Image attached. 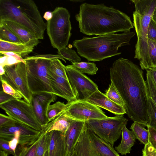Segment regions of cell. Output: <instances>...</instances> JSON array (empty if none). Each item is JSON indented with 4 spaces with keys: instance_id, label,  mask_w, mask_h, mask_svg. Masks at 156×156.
<instances>
[{
    "instance_id": "obj_13",
    "label": "cell",
    "mask_w": 156,
    "mask_h": 156,
    "mask_svg": "<svg viewBox=\"0 0 156 156\" xmlns=\"http://www.w3.org/2000/svg\"><path fill=\"white\" fill-rule=\"evenodd\" d=\"M66 104V112L75 119L85 122L108 117L99 107L86 101L76 100Z\"/></svg>"
},
{
    "instance_id": "obj_9",
    "label": "cell",
    "mask_w": 156,
    "mask_h": 156,
    "mask_svg": "<svg viewBox=\"0 0 156 156\" xmlns=\"http://www.w3.org/2000/svg\"><path fill=\"white\" fill-rule=\"evenodd\" d=\"M0 107L16 122L42 131L31 105L24 100L15 99L0 105Z\"/></svg>"
},
{
    "instance_id": "obj_18",
    "label": "cell",
    "mask_w": 156,
    "mask_h": 156,
    "mask_svg": "<svg viewBox=\"0 0 156 156\" xmlns=\"http://www.w3.org/2000/svg\"><path fill=\"white\" fill-rule=\"evenodd\" d=\"M0 25L8 28L27 46L34 48L39 43V39L31 33L14 22L8 20H0Z\"/></svg>"
},
{
    "instance_id": "obj_23",
    "label": "cell",
    "mask_w": 156,
    "mask_h": 156,
    "mask_svg": "<svg viewBox=\"0 0 156 156\" xmlns=\"http://www.w3.org/2000/svg\"><path fill=\"white\" fill-rule=\"evenodd\" d=\"M34 48L23 44L7 42L0 40V51L12 52L21 57L24 56L32 52Z\"/></svg>"
},
{
    "instance_id": "obj_25",
    "label": "cell",
    "mask_w": 156,
    "mask_h": 156,
    "mask_svg": "<svg viewBox=\"0 0 156 156\" xmlns=\"http://www.w3.org/2000/svg\"><path fill=\"white\" fill-rule=\"evenodd\" d=\"M136 139L144 145L148 142L149 132L148 129L139 123L134 122L130 128Z\"/></svg>"
},
{
    "instance_id": "obj_42",
    "label": "cell",
    "mask_w": 156,
    "mask_h": 156,
    "mask_svg": "<svg viewBox=\"0 0 156 156\" xmlns=\"http://www.w3.org/2000/svg\"><path fill=\"white\" fill-rule=\"evenodd\" d=\"M16 121L9 116L0 114V127H7L14 124Z\"/></svg>"
},
{
    "instance_id": "obj_44",
    "label": "cell",
    "mask_w": 156,
    "mask_h": 156,
    "mask_svg": "<svg viewBox=\"0 0 156 156\" xmlns=\"http://www.w3.org/2000/svg\"><path fill=\"white\" fill-rule=\"evenodd\" d=\"M15 99L12 96L5 92L3 90L0 91V105Z\"/></svg>"
},
{
    "instance_id": "obj_20",
    "label": "cell",
    "mask_w": 156,
    "mask_h": 156,
    "mask_svg": "<svg viewBox=\"0 0 156 156\" xmlns=\"http://www.w3.org/2000/svg\"><path fill=\"white\" fill-rule=\"evenodd\" d=\"M85 122L75 119L71 123L68 130L64 133L68 156L74 151L82 131Z\"/></svg>"
},
{
    "instance_id": "obj_10",
    "label": "cell",
    "mask_w": 156,
    "mask_h": 156,
    "mask_svg": "<svg viewBox=\"0 0 156 156\" xmlns=\"http://www.w3.org/2000/svg\"><path fill=\"white\" fill-rule=\"evenodd\" d=\"M5 74L0 79L5 81L23 97L24 100L30 104L32 93L28 83L26 64L20 62L4 67Z\"/></svg>"
},
{
    "instance_id": "obj_12",
    "label": "cell",
    "mask_w": 156,
    "mask_h": 156,
    "mask_svg": "<svg viewBox=\"0 0 156 156\" xmlns=\"http://www.w3.org/2000/svg\"><path fill=\"white\" fill-rule=\"evenodd\" d=\"M66 71L77 100L86 101L98 90V86L91 79L69 65L66 66Z\"/></svg>"
},
{
    "instance_id": "obj_35",
    "label": "cell",
    "mask_w": 156,
    "mask_h": 156,
    "mask_svg": "<svg viewBox=\"0 0 156 156\" xmlns=\"http://www.w3.org/2000/svg\"><path fill=\"white\" fill-rule=\"evenodd\" d=\"M147 43L150 69L156 68V42L148 39Z\"/></svg>"
},
{
    "instance_id": "obj_22",
    "label": "cell",
    "mask_w": 156,
    "mask_h": 156,
    "mask_svg": "<svg viewBox=\"0 0 156 156\" xmlns=\"http://www.w3.org/2000/svg\"><path fill=\"white\" fill-rule=\"evenodd\" d=\"M136 139L133 132L129 130L125 126L122 131L121 143L117 146L115 147V149L121 155H126L127 154L130 153Z\"/></svg>"
},
{
    "instance_id": "obj_15",
    "label": "cell",
    "mask_w": 156,
    "mask_h": 156,
    "mask_svg": "<svg viewBox=\"0 0 156 156\" xmlns=\"http://www.w3.org/2000/svg\"><path fill=\"white\" fill-rule=\"evenodd\" d=\"M73 152L75 156H103L92 140L85 122Z\"/></svg>"
},
{
    "instance_id": "obj_33",
    "label": "cell",
    "mask_w": 156,
    "mask_h": 156,
    "mask_svg": "<svg viewBox=\"0 0 156 156\" xmlns=\"http://www.w3.org/2000/svg\"><path fill=\"white\" fill-rule=\"evenodd\" d=\"M110 99L117 104L124 107L125 104L116 88L111 82L105 94ZM125 108V107H124Z\"/></svg>"
},
{
    "instance_id": "obj_47",
    "label": "cell",
    "mask_w": 156,
    "mask_h": 156,
    "mask_svg": "<svg viewBox=\"0 0 156 156\" xmlns=\"http://www.w3.org/2000/svg\"><path fill=\"white\" fill-rule=\"evenodd\" d=\"M53 13L50 11L46 12L43 16V18L47 21H48L51 19L53 17Z\"/></svg>"
},
{
    "instance_id": "obj_54",
    "label": "cell",
    "mask_w": 156,
    "mask_h": 156,
    "mask_svg": "<svg viewBox=\"0 0 156 156\" xmlns=\"http://www.w3.org/2000/svg\"><path fill=\"white\" fill-rule=\"evenodd\" d=\"M71 1H72V2H83L84 1V0H70Z\"/></svg>"
},
{
    "instance_id": "obj_24",
    "label": "cell",
    "mask_w": 156,
    "mask_h": 156,
    "mask_svg": "<svg viewBox=\"0 0 156 156\" xmlns=\"http://www.w3.org/2000/svg\"><path fill=\"white\" fill-rule=\"evenodd\" d=\"M90 133L92 140L103 156H120L113 146L99 137L90 129Z\"/></svg>"
},
{
    "instance_id": "obj_8",
    "label": "cell",
    "mask_w": 156,
    "mask_h": 156,
    "mask_svg": "<svg viewBox=\"0 0 156 156\" xmlns=\"http://www.w3.org/2000/svg\"><path fill=\"white\" fill-rule=\"evenodd\" d=\"M128 120L122 115L85 121L89 128L98 136L113 146L122 135Z\"/></svg>"
},
{
    "instance_id": "obj_51",
    "label": "cell",
    "mask_w": 156,
    "mask_h": 156,
    "mask_svg": "<svg viewBox=\"0 0 156 156\" xmlns=\"http://www.w3.org/2000/svg\"><path fill=\"white\" fill-rule=\"evenodd\" d=\"M5 73V70L4 67L0 65V75L2 76L4 75Z\"/></svg>"
},
{
    "instance_id": "obj_55",
    "label": "cell",
    "mask_w": 156,
    "mask_h": 156,
    "mask_svg": "<svg viewBox=\"0 0 156 156\" xmlns=\"http://www.w3.org/2000/svg\"><path fill=\"white\" fill-rule=\"evenodd\" d=\"M69 156H75L74 153L73 152V153L71 155Z\"/></svg>"
},
{
    "instance_id": "obj_29",
    "label": "cell",
    "mask_w": 156,
    "mask_h": 156,
    "mask_svg": "<svg viewBox=\"0 0 156 156\" xmlns=\"http://www.w3.org/2000/svg\"><path fill=\"white\" fill-rule=\"evenodd\" d=\"M42 134L36 141L29 145L22 146L18 144L17 148L18 151H16L17 156H35L38 144Z\"/></svg>"
},
{
    "instance_id": "obj_36",
    "label": "cell",
    "mask_w": 156,
    "mask_h": 156,
    "mask_svg": "<svg viewBox=\"0 0 156 156\" xmlns=\"http://www.w3.org/2000/svg\"><path fill=\"white\" fill-rule=\"evenodd\" d=\"M148 125L156 129V104L151 98H149Z\"/></svg>"
},
{
    "instance_id": "obj_49",
    "label": "cell",
    "mask_w": 156,
    "mask_h": 156,
    "mask_svg": "<svg viewBox=\"0 0 156 156\" xmlns=\"http://www.w3.org/2000/svg\"><path fill=\"white\" fill-rule=\"evenodd\" d=\"M149 69L150 70L152 76L156 83V68H152Z\"/></svg>"
},
{
    "instance_id": "obj_31",
    "label": "cell",
    "mask_w": 156,
    "mask_h": 156,
    "mask_svg": "<svg viewBox=\"0 0 156 156\" xmlns=\"http://www.w3.org/2000/svg\"><path fill=\"white\" fill-rule=\"evenodd\" d=\"M0 40L10 42L24 44L11 30L1 25H0Z\"/></svg>"
},
{
    "instance_id": "obj_28",
    "label": "cell",
    "mask_w": 156,
    "mask_h": 156,
    "mask_svg": "<svg viewBox=\"0 0 156 156\" xmlns=\"http://www.w3.org/2000/svg\"><path fill=\"white\" fill-rule=\"evenodd\" d=\"M58 55L61 56L63 58L71 62L72 64L81 62L80 57L75 51L69 47H64L58 50Z\"/></svg>"
},
{
    "instance_id": "obj_30",
    "label": "cell",
    "mask_w": 156,
    "mask_h": 156,
    "mask_svg": "<svg viewBox=\"0 0 156 156\" xmlns=\"http://www.w3.org/2000/svg\"><path fill=\"white\" fill-rule=\"evenodd\" d=\"M49 70L58 76L68 80L66 71V66L58 59L51 60Z\"/></svg>"
},
{
    "instance_id": "obj_50",
    "label": "cell",
    "mask_w": 156,
    "mask_h": 156,
    "mask_svg": "<svg viewBox=\"0 0 156 156\" xmlns=\"http://www.w3.org/2000/svg\"><path fill=\"white\" fill-rule=\"evenodd\" d=\"M152 19L156 25V7L153 14Z\"/></svg>"
},
{
    "instance_id": "obj_43",
    "label": "cell",
    "mask_w": 156,
    "mask_h": 156,
    "mask_svg": "<svg viewBox=\"0 0 156 156\" xmlns=\"http://www.w3.org/2000/svg\"><path fill=\"white\" fill-rule=\"evenodd\" d=\"M142 156H156V151L147 143L142 150Z\"/></svg>"
},
{
    "instance_id": "obj_17",
    "label": "cell",
    "mask_w": 156,
    "mask_h": 156,
    "mask_svg": "<svg viewBox=\"0 0 156 156\" xmlns=\"http://www.w3.org/2000/svg\"><path fill=\"white\" fill-rule=\"evenodd\" d=\"M86 101L105 109L116 115L123 116L126 114L124 107L112 101L99 90L90 96Z\"/></svg>"
},
{
    "instance_id": "obj_45",
    "label": "cell",
    "mask_w": 156,
    "mask_h": 156,
    "mask_svg": "<svg viewBox=\"0 0 156 156\" xmlns=\"http://www.w3.org/2000/svg\"><path fill=\"white\" fill-rule=\"evenodd\" d=\"M1 54L4 55H5L12 56L20 62H23L26 64V61L21 56L15 53L12 52H7V51H0Z\"/></svg>"
},
{
    "instance_id": "obj_41",
    "label": "cell",
    "mask_w": 156,
    "mask_h": 156,
    "mask_svg": "<svg viewBox=\"0 0 156 156\" xmlns=\"http://www.w3.org/2000/svg\"><path fill=\"white\" fill-rule=\"evenodd\" d=\"M9 141L4 139L0 138V150L4 151L9 154H11L13 156H17L16 152L11 149L9 146Z\"/></svg>"
},
{
    "instance_id": "obj_27",
    "label": "cell",
    "mask_w": 156,
    "mask_h": 156,
    "mask_svg": "<svg viewBox=\"0 0 156 156\" xmlns=\"http://www.w3.org/2000/svg\"><path fill=\"white\" fill-rule=\"evenodd\" d=\"M67 104L64 102L58 101L50 105L47 112V116L49 122L53 120L56 116L65 111L67 107Z\"/></svg>"
},
{
    "instance_id": "obj_3",
    "label": "cell",
    "mask_w": 156,
    "mask_h": 156,
    "mask_svg": "<svg viewBox=\"0 0 156 156\" xmlns=\"http://www.w3.org/2000/svg\"><path fill=\"white\" fill-rule=\"evenodd\" d=\"M134 32L112 34L75 40L73 45L78 54L89 61H99L113 56L119 55V48L129 44L135 36Z\"/></svg>"
},
{
    "instance_id": "obj_39",
    "label": "cell",
    "mask_w": 156,
    "mask_h": 156,
    "mask_svg": "<svg viewBox=\"0 0 156 156\" xmlns=\"http://www.w3.org/2000/svg\"><path fill=\"white\" fill-rule=\"evenodd\" d=\"M147 37V39L156 42V25L152 19L148 27Z\"/></svg>"
},
{
    "instance_id": "obj_48",
    "label": "cell",
    "mask_w": 156,
    "mask_h": 156,
    "mask_svg": "<svg viewBox=\"0 0 156 156\" xmlns=\"http://www.w3.org/2000/svg\"><path fill=\"white\" fill-rule=\"evenodd\" d=\"M6 57L7 56L5 55L4 56H0V65L3 67L5 66Z\"/></svg>"
},
{
    "instance_id": "obj_14",
    "label": "cell",
    "mask_w": 156,
    "mask_h": 156,
    "mask_svg": "<svg viewBox=\"0 0 156 156\" xmlns=\"http://www.w3.org/2000/svg\"><path fill=\"white\" fill-rule=\"evenodd\" d=\"M57 98L55 94L48 92L32 94L30 104L41 126L49 123L47 116L48 109L50 103L54 102Z\"/></svg>"
},
{
    "instance_id": "obj_37",
    "label": "cell",
    "mask_w": 156,
    "mask_h": 156,
    "mask_svg": "<svg viewBox=\"0 0 156 156\" xmlns=\"http://www.w3.org/2000/svg\"><path fill=\"white\" fill-rule=\"evenodd\" d=\"M3 90L5 93L11 95L16 99L20 100L22 96L5 81L0 79Z\"/></svg>"
},
{
    "instance_id": "obj_1",
    "label": "cell",
    "mask_w": 156,
    "mask_h": 156,
    "mask_svg": "<svg viewBox=\"0 0 156 156\" xmlns=\"http://www.w3.org/2000/svg\"><path fill=\"white\" fill-rule=\"evenodd\" d=\"M110 75L124 103L128 117L147 127L149 96L142 69L130 60L120 58L110 67Z\"/></svg>"
},
{
    "instance_id": "obj_26",
    "label": "cell",
    "mask_w": 156,
    "mask_h": 156,
    "mask_svg": "<svg viewBox=\"0 0 156 156\" xmlns=\"http://www.w3.org/2000/svg\"><path fill=\"white\" fill-rule=\"evenodd\" d=\"M69 65L81 73L92 75L95 74L98 70L96 65L94 62H81Z\"/></svg>"
},
{
    "instance_id": "obj_11",
    "label": "cell",
    "mask_w": 156,
    "mask_h": 156,
    "mask_svg": "<svg viewBox=\"0 0 156 156\" xmlns=\"http://www.w3.org/2000/svg\"><path fill=\"white\" fill-rule=\"evenodd\" d=\"M38 133V131L17 122L9 126L0 127V138L9 141V146L15 152L19 143L21 145L30 143Z\"/></svg>"
},
{
    "instance_id": "obj_53",
    "label": "cell",
    "mask_w": 156,
    "mask_h": 156,
    "mask_svg": "<svg viewBox=\"0 0 156 156\" xmlns=\"http://www.w3.org/2000/svg\"><path fill=\"white\" fill-rule=\"evenodd\" d=\"M44 156H49L48 150L46 151V152L44 153Z\"/></svg>"
},
{
    "instance_id": "obj_2",
    "label": "cell",
    "mask_w": 156,
    "mask_h": 156,
    "mask_svg": "<svg viewBox=\"0 0 156 156\" xmlns=\"http://www.w3.org/2000/svg\"><path fill=\"white\" fill-rule=\"evenodd\" d=\"M75 17L79 23L80 32L89 36L129 32L134 27L133 23L126 14L104 3H83Z\"/></svg>"
},
{
    "instance_id": "obj_7",
    "label": "cell",
    "mask_w": 156,
    "mask_h": 156,
    "mask_svg": "<svg viewBox=\"0 0 156 156\" xmlns=\"http://www.w3.org/2000/svg\"><path fill=\"white\" fill-rule=\"evenodd\" d=\"M51 60L41 58L25 60L28 85L32 94L46 92L54 94L49 71Z\"/></svg>"
},
{
    "instance_id": "obj_19",
    "label": "cell",
    "mask_w": 156,
    "mask_h": 156,
    "mask_svg": "<svg viewBox=\"0 0 156 156\" xmlns=\"http://www.w3.org/2000/svg\"><path fill=\"white\" fill-rule=\"evenodd\" d=\"M48 133L50 137L49 156H68L64 133L55 130Z\"/></svg>"
},
{
    "instance_id": "obj_52",
    "label": "cell",
    "mask_w": 156,
    "mask_h": 156,
    "mask_svg": "<svg viewBox=\"0 0 156 156\" xmlns=\"http://www.w3.org/2000/svg\"><path fill=\"white\" fill-rule=\"evenodd\" d=\"M9 154L2 150L0 151V156H8Z\"/></svg>"
},
{
    "instance_id": "obj_6",
    "label": "cell",
    "mask_w": 156,
    "mask_h": 156,
    "mask_svg": "<svg viewBox=\"0 0 156 156\" xmlns=\"http://www.w3.org/2000/svg\"><path fill=\"white\" fill-rule=\"evenodd\" d=\"M52 12V18L46 23L47 33L52 46L58 50L66 47L71 37L70 14L63 7H56Z\"/></svg>"
},
{
    "instance_id": "obj_40",
    "label": "cell",
    "mask_w": 156,
    "mask_h": 156,
    "mask_svg": "<svg viewBox=\"0 0 156 156\" xmlns=\"http://www.w3.org/2000/svg\"><path fill=\"white\" fill-rule=\"evenodd\" d=\"M147 128L149 132L148 143L156 151V129L149 126Z\"/></svg>"
},
{
    "instance_id": "obj_16",
    "label": "cell",
    "mask_w": 156,
    "mask_h": 156,
    "mask_svg": "<svg viewBox=\"0 0 156 156\" xmlns=\"http://www.w3.org/2000/svg\"><path fill=\"white\" fill-rule=\"evenodd\" d=\"M50 72L51 85L54 94L66 99L68 102L77 100L69 80Z\"/></svg>"
},
{
    "instance_id": "obj_34",
    "label": "cell",
    "mask_w": 156,
    "mask_h": 156,
    "mask_svg": "<svg viewBox=\"0 0 156 156\" xmlns=\"http://www.w3.org/2000/svg\"><path fill=\"white\" fill-rule=\"evenodd\" d=\"M146 76L148 96L156 104V83L149 69L146 70Z\"/></svg>"
},
{
    "instance_id": "obj_4",
    "label": "cell",
    "mask_w": 156,
    "mask_h": 156,
    "mask_svg": "<svg viewBox=\"0 0 156 156\" xmlns=\"http://www.w3.org/2000/svg\"><path fill=\"white\" fill-rule=\"evenodd\" d=\"M14 22L38 39H43L47 25L32 0H0V20Z\"/></svg>"
},
{
    "instance_id": "obj_21",
    "label": "cell",
    "mask_w": 156,
    "mask_h": 156,
    "mask_svg": "<svg viewBox=\"0 0 156 156\" xmlns=\"http://www.w3.org/2000/svg\"><path fill=\"white\" fill-rule=\"evenodd\" d=\"M74 120L67 114L65 110L48 124L42 126V131L46 133L55 130L64 133Z\"/></svg>"
},
{
    "instance_id": "obj_46",
    "label": "cell",
    "mask_w": 156,
    "mask_h": 156,
    "mask_svg": "<svg viewBox=\"0 0 156 156\" xmlns=\"http://www.w3.org/2000/svg\"><path fill=\"white\" fill-rule=\"evenodd\" d=\"M20 62L12 56H7L5 66H11Z\"/></svg>"
},
{
    "instance_id": "obj_5",
    "label": "cell",
    "mask_w": 156,
    "mask_h": 156,
    "mask_svg": "<svg viewBox=\"0 0 156 156\" xmlns=\"http://www.w3.org/2000/svg\"><path fill=\"white\" fill-rule=\"evenodd\" d=\"M135 11L133 13V24L137 36L134 58L140 60L142 70L149 69L147 31L156 7V0H131Z\"/></svg>"
},
{
    "instance_id": "obj_38",
    "label": "cell",
    "mask_w": 156,
    "mask_h": 156,
    "mask_svg": "<svg viewBox=\"0 0 156 156\" xmlns=\"http://www.w3.org/2000/svg\"><path fill=\"white\" fill-rule=\"evenodd\" d=\"M38 58H41L50 60H53L56 59H60L63 61L65 62H66L64 58H63L61 56L59 55H37L31 56L26 57L24 59V60L25 61L29 59Z\"/></svg>"
},
{
    "instance_id": "obj_32",
    "label": "cell",
    "mask_w": 156,
    "mask_h": 156,
    "mask_svg": "<svg viewBox=\"0 0 156 156\" xmlns=\"http://www.w3.org/2000/svg\"><path fill=\"white\" fill-rule=\"evenodd\" d=\"M50 139L48 133L43 132L38 144L35 156H44L46 151L48 150Z\"/></svg>"
}]
</instances>
